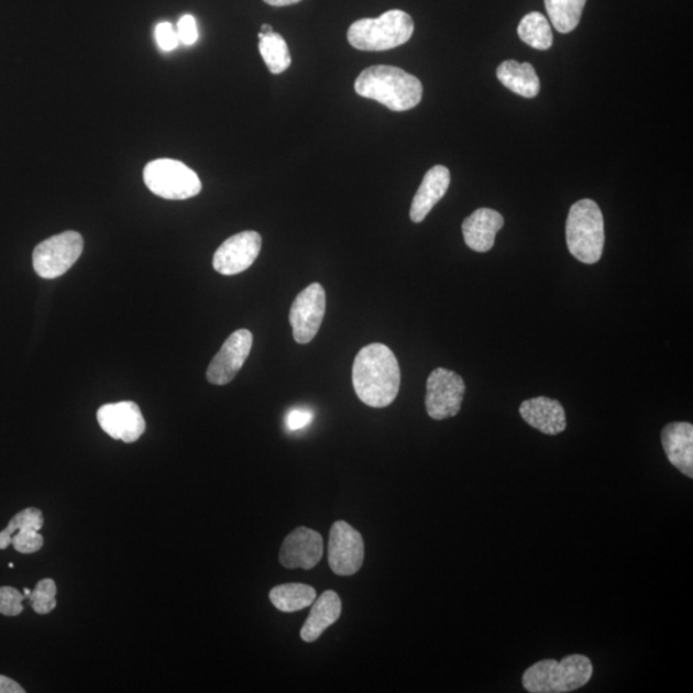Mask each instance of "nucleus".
Returning a JSON list of instances; mask_svg holds the SVG:
<instances>
[{
	"label": "nucleus",
	"mask_w": 693,
	"mask_h": 693,
	"mask_svg": "<svg viewBox=\"0 0 693 693\" xmlns=\"http://www.w3.org/2000/svg\"><path fill=\"white\" fill-rule=\"evenodd\" d=\"M57 584L51 578L37 582L31 591L29 600L33 610L38 615L50 614L57 606Z\"/></svg>",
	"instance_id": "a878e982"
},
{
	"label": "nucleus",
	"mask_w": 693,
	"mask_h": 693,
	"mask_svg": "<svg viewBox=\"0 0 693 693\" xmlns=\"http://www.w3.org/2000/svg\"><path fill=\"white\" fill-rule=\"evenodd\" d=\"M451 184L450 169L438 165L424 176L422 183L413 199L410 219L415 223L426 220L433 207L441 200Z\"/></svg>",
	"instance_id": "6ab92c4d"
},
{
	"label": "nucleus",
	"mask_w": 693,
	"mask_h": 693,
	"mask_svg": "<svg viewBox=\"0 0 693 693\" xmlns=\"http://www.w3.org/2000/svg\"><path fill=\"white\" fill-rule=\"evenodd\" d=\"M177 36L179 42L185 45H193L198 38V29L195 18L190 14H185L177 23Z\"/></svg>",
	"instance_id": "c85d7f7f"
},
{
	"label": "nucleus",
	"mask_w": 693,
	"mask_h": 693,
	"mask_svg": "<svg viewBox=\"0 0 693 693\" xmlns=\"http://www.w3.org/2000/svg\"><path fill=\"white\" fill-rule=\"evenodd\" d=\"M661 443L667 458L682 474L693 477V426L691 422H670L661 431Z\"/></svg>",
	"instance_id": "dca6fc26"
},
{
	"label": "nucleus",
	"mask_w": 693,
	"mask_h": 693,
	"mask_svg": "<svg viewBox=\"0 0 693 693\" xmlns=\"http://www.w3.org/2000/svg\"><path fill=\"white\" fill-rule=\"evenodd\" d=\"M323 554V539L318 531L299 527L284 539L279 560L287 569L310 570L319 564Z\"/></svg>",
	"instance_id": "2eb2a0df"
},
{
	"label": "nucleus",
	"mask_w": 693,
	"mask_h": 693,
	"mask_svg": "<svg viewBox=\"0 0 693 693\" xmlns=\"http://www.w3.org/2000/svg\"><path fill=\"white\" fill-rule=\"evenodd\" d=\"M264 2L268 6L285 7L302 2V0H264Z\"/></svg>",
	"instance_id": "2f4dec72"
},
{
	"label": "nucleus",
	"mask_w": 693,
	"mask_h": 693,
	"mask_svg": "<svg viewBox=\"0 0 693 693\" xmlns=\"http://www.w3.org/2000/svg\"><path fill=\"white\" fill-rule=\"evenodd\" d=\"M28 596L20 591L8 587H0V614L6 616H18L23 612V600Z\"/></svg>",
	"instance_id": "bb28decb"
},
{
	"label": "nucleus",
	"mask_w": 693,
	"mask_h": 693,
	"mask_svg": "<svg viewBox=\"0 0 693 693\" xmlns=\"http://www.w3.org/2000/svg\"><path fill=\"white\" fill-rule=\"evenodd\" d=\"M0 693H25V690L11 678L0 675Z\"/></svg>",
	"instance_id": "7c9ffc66"
},
{
	"label": "nucleus",
	"mask_w": 693,
	"mask_h": 693,
	"mask_svg": "<svg viewBox=\"0 0 693 693\" xmlns=\"http://www.w3.org/2000/svg\"><path fill=\"white\" fill-rule=\"evenodd\" d=\"M504 226L503 215L491 208H480L462 222V234L470 250L484 253L493 249Z\"/></svg>",
	"instance_id": "a211bd4d"
},
{
	"label": "nucleus",
	"mask_w": 693,
	"mask_h": 693,
	"mask_svg": "<svg viewBox=\"0 0 693 693\" xmlns=\"http://www.w3.org/2000/svg\"><path fill=\"white\" fill-rule=\"evenodd\" d=\"M253 344L250 330L239 329L231 334L207 369V381L215 385H227L241 372L249 359Z\"/></svg>",
	"instance_id": "f8f14e48"
},
{
	"label": "nucleus",
	"mask_w": 693,
	"mask_h": 693,
	"mask_svg": "<svg viewBox=\"0 0 693 693\" xmlns=\"http://www.w3.org/2000/svg\"><path fill=\"white\" fill-rule=\"evenodd\" d=\"M262 238L257 231H242L227 239L213 254V268L221 275L231 276L245 272L257 260Z\"/></svg>",
	"instance_id": "9b49d317"
},
{
	"label": "nucleus",
	"mask_w": 693,
	"mask_h": 693,
	"mask_svg": "<svg viewBox=\"0 0 693 693\" xmlns=\"http://www.w3.org/2000/svg\"><path fill=\"white\" fill-rule=\"evenodd\" d=\"M497 77L504 87L524 98H535L541 89L535 67L528 62L519 64L514 59L505 61L497 68Z\"/></svg>",
	"instance_id": "412c9836"
},
{
	"label": "nucleus",
	"mask_w": 693,
	"mask_h": 693,
	"mask_svg": "<svg viewBox=\"0 0 693 693\" xmlns=\"http://www.w3.org/2000/svg\"><path fill=\"white\" fill-rule=\"evenodd\" d=\"M316 591L311 585L302 583H287L276 585L270 591V601L283 613H296L311 606L316 600Z\"/></svg>",
	"instance_id": "4be33fe9"
},
{
	"label": "nucleus",
	"mask_w": 693,
	"mask_h": 693,
	"mask_svg": "<svg viewBox=\"0 0 693 693\" xmlns=\"http://www.w3.org/2000/svg\"><path fill=\"white\" fill-rule=\"evenodd\" d=\"M272 33H274V30H273L272 26L264 25V26L261 28V31H260L261 35H267V34H272Z\"/></svg>",
	"instance_id": "473e14b6"
},
{
	"label": "nucleus",
	"mask_w": 693,
	"mask_h": 693,
	"mask_svg": "<svg viewBox=\"0 0 693 693\" xmlns=\"http://www.w3.org/2000/svg\"><path fill=\"white\" fill-rule=\"evenodd\" d=\"M518 34L524 43L538 51L550 50L553 42L550 22L539 12L524 15L518 26Z\"/></svg>",
	"instance_id": "b1692460"
},
{
	"label": "nucleus",
	"mask_w": 693,
	"mask_h": 693,
	"mask_svg": "<svg viewBox=\"0 0 693 693\" xmlns=\"http://www.w3.org/2000/svg\"><path fill=\"white\" fill-rule=\"evenodd\" d=\"M314 413L311 410H307V408H293L287 414V418H285V426L289 431H297L304 429L314 420Z\"/></svg>",
	"instance_id": "c756f323"
},
{
	"label": "nucleus",
	"mask_w": 693,
	"mask_h": 693,
	"mask_svg": "<svg viewBox=\"0 0 693 693\" xmlns=\"http://www.w3.org/2000/svg\"><path fill=\"white\" fill-rule=\"evenodd\" d=\"M84 239L76 231L51 237L36 245L33 253L35 273L43 279H56L68 272L80 258Z\"/></svg>",
	"instance_id": "0eeeda50"
},
{
	"label": "nucleus",
	"mask_w": 693,
	"mask_h": 693,
	"mask_svg": "<svg viewBox=\"0 0 693 693\" xmlns=\"http://www.w3.org/2000/svg\"><path fill=\"white\" fill-rule=\"evenodd\" d=\"M593 675L592 661L584 654H569L557 661L536 662L522 674V685L530 693H566L584 688Z\"/></svg>",
	"instance_id": "7ed1b4c3"
},
{
	"label": "nucleus",
	"mask_w": 693,
	"mask_h": 693,
	"mask_svg": "<svg viewBox=\"0 0 693 693\" xmlns=\"http://www.w3.org/2000/svg\"><path fill=\"white\" fill-rule=\"evenodd\" d=\"M97 419L105 433L125 443H134L145 431L141 408L131 400L98 408Z\"/></svg>",
	"instance_id": "ddd939ff"
},
{
	"label": "nucleus",
	"mask_w": 693,
	"mask_h": 693,
	"mask_svg": "<svg viewBox=\"0 0 693 693\" xmlns=\"http://www.w3.org/2000/svg\"><path fill=\"white\" fill-rule=\"evenodd\" d=\"M519 411L524 421L543 435L558 436L566 429L565 410L557 399L530 398L524 400Z\"/></svg>",
	"instance_id": "f3484780"
},
{
	"label": "nucleus",
	"mask_w": 693,
	"mask_h": 693,
	"mask_svg": "<svg viewBox=\"0 0 693 693\" xmlns=\"http://www.w3.org/2000/svg\"><path fill=\"white\" fill-rule=\"evenodd\" d=\"M311 606V612L300 629V638L308 644L318 641L323 631L333 626L342 614V601L334 591L323 592L321 596L316 597Z\"/></svg>",
	"instance_id": "aec40b11"
},
{
	"label": "nucleus",
	"mask_w": 693,
	"mask_h": 693,
	"mask_svg": "<svg viewBox=\"0 0 693 693\" xmlns=\"http://www.w3.org/2000/svg\"><path fill=\"white\" fill-rule=\"evenodd\" d=\"M587 0H544L546 11L561 34L572 33L580 25Z\"/></svg>",
	"instance_id": "5701e85b"
},
{
	"label": "nucleus",
	"mask_w": 693,
	"mask_h": 693,
	"mask_svg": "<svg viewBox=\"0 0 693 693\" xmlns=\"http://www.w3.org/2000/svg\"><path fill=\"white\" fill-rule=\"evenodd\" d=\"M327 311V293L319 283L308 285L293 302L289 322L293 338L299 344H307L319 333Z\"/></svg>",
	"instance_id": "9d476101"
},
{
	"label": "nucleus",
	"mask_w": 693,
	"mask_h": 693,
	"mask_svg": "<svg viewBox=\"0 0 693 693\" xmlns=\"http://www.w3.org/2000/svg\"><path fill=\"white\" fill-rule=\"evenodd\" d=\"M414 34L411 15L399 10L385 12L377 19L353 22L349 42L359 51L382 52L396 48L410 41Z\"/></svg>",
	"instance_id": "39448f33"
},
{
	"label": "nucleus",
	"mask_w": 693,
	"mask_h": 693,
	"mask_svg": "<svg viewBox=\"0 0 693 693\" xmlns=\"http://www.w3.org/2000/svg\"><path fill=\"white\" fill-rule=\"evenodd\" d=\"M354 392L365 405L383 408L395 403L400 387V370L389 346L373 343L364 346L353 362Z\"/></svg>",
	"instance_id": "f257e3e1"
},
{
	"label": "nucleus",
	"mask_w": 693,
	"mask_h": 693,
	"mask_svg": "<svg viewBox=\"0 0 693 693\" xmlns=\"http://www.w3.org/2000/svg\"><path fill=\"white\" fill-rule=\"evenodd\" d=\"M30 593H31L30 590H28V588L23 590V595L28 596V598L30 596Z\"/></svg>",
	"instance_id": "72a5a7b5"
},
{
	"label": "nucleus",
	"mask_w": 693,
	"mask_h": 693,
	"mask_svg": "<svg viewBox=\"0 0 693 693\" xmlns=\"http://www.w3.org/2000/svg\"><path fill=\"white\" fill-rule=\"evenodd\" d=\"M365 542L360 531L346 521H336L330 528L328 561L331 572L351 576L364 565Z\"/></svg>",
	"instance_id": "1a4fd4ad"
},
{
	"label": "nucleus",
	"mask_w": 693,
	"mask_h": 693,
	"mask_svg": "<svg viewBox=\"0 0 693 693\" xmlns=\"http://www.w3.org/2000/svg\"><path fill=\"white\" fill-rule=\"evenodd\" d=\"M465 382L452 370L438 367L430 373L427 382L426 407L431 419L453 418L461 410L465 396Z\"/></svg>",
	"instance_id": "6e6552de"
},
{
	"label": "nucleus",
	"mask_w": 693,
	"mask_h": 693,
	"mask_svg": "<svg viewBox=\"0 0 693 693\" xmlns=\"http://www.w3.org/2000/svg\"><path fill=\"white\" fill-rule=\"evenodd\" d=\"M258 38L260 53L262 59H264L268 68V72L274 75L287 72L292 64V56L287 42L284 41L283 36L277 33L267 35L258 34Z\"/></svg>",
	"instance_id": "393cba45"
},
{
	"label": "nucleus",
	"mask_w": 693,
	"mask_h": 693,
	"mask_svg": "<svg viewBox=\"0 0 693 693\" xmlns=\"http://www.w3.org/2000/svg\"><path fill=\"white\" fill-rule=\"evenodd\" d=\"M144 183L153 195L169 200L196 197L202 190L198 175L183 162L162 158L145 166Z\"/></svg>",
	"instance_id": "423d86ee"
},
{
	"label": "nucleus",
	"mask_w": 693,
	"mask_h": 693,
	"mask_svg": "<svg viewBox=\"0 0 693 693\" xmlns=\"http://www.w3.org/2000/svg\"><path fill=\"white\" fill-rule=\"evenodd\" d=\"M566 244L570 254L585 265L596 264L605 244L604 216L592 199L578 200L566 220Z\"/></svg>",
	"instance_id": "20e7f679"
},
{
	"label": "nucleus",
	"mask_w": 693,
	"mask_h": 693,
	"mask_svg": "<svg viewBox=\"0 0 693 693\" xmlns=\"http://www.w3.org/2000/svg\"><path fill=\"white\" fill-rule=\"evenodd\" d=\"M44 526V516L36 507H29L15 514L8 527L0 531V550L12 544L14 550L30 554L42 549L44 538L38 535Z\"/></svg>",
	"instance_id": "4468645a"
},
{
	"label": "nucleus",
	"mask_w": 693,
	"mask_h": 693,
	"mask_svg": "<svg viewBox=\"0 0 693 693\" xmlns=\"http://www.w3.org/2000/svg\"><path fill=\"white\" fill-rule=\"evenodd\" d=\"M156 38L160 48L165 52H172L179 45V36H177L172 23L162 22L156 28Z\"/></svg>",
	"instance_id": "cd10ccee"
},
{
	"label": "nucleus",
	"mask_w": 693,
	"mask_h": 693,
	"mask_svg": "<svg viewBox=\"0 0 693 693\" xmlns=\"http://www.w3.org/2000/svg\"><path fill=\"white\" fill-rule=\"evenodd\" d=\"M354 90L358 95L389 108L391 111L411 110L421 102L422 85L418 77L403 68L373 66L362 72Z\"/></svg>",
	"instance_id": "f03ea898"
}]
</instances>
